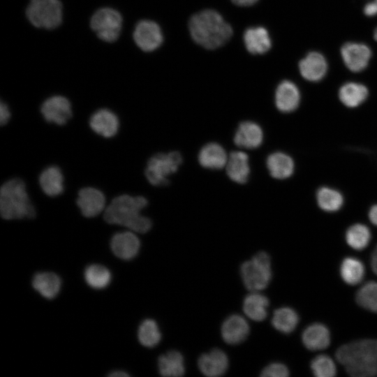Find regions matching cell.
I'll return each mask as SVG.
<instances>
[{"mask_svg":"<svg viewBox=\"0 0 377 377\" xmlns=\"http://www.w3.org/2000/svg\"><path fill=\"white\" fill-rule=\"evenodd\" d=\"M244 41L247 50L254 54L267 52L272 45L269 34L263 27L246 29L244 34Z\"/></svg>","mask_w":377,"mask_h":377,"instance_id":"30","label":"cell"},{"mask_svg":"<svg viewBox=\"0 0 377 377\" xmlns=\"http://www.w3.org/2000/svg\"><path fill=\"white\" fill-rule=\"evenodd\" d=\"M345 239L350 248L357 251L363 250L371 242V230L366 224L355 223L346 229Z\"/></svg>","mask_w":377,"mask_h":377,"instance_id":"33","label":"cell"},{"mask_svg":"<svg viewBox=\"0 0 377 377\" xmlns=\"http://www.w3.org/2000/svg\"><path fill=\"white\" fill-rule=\"evenodd\" d=\"M90 24L98 38L106 42H114L119 36L122 18L117 10L103 8L93 15Z\"/></svg>","mask_w":377,"mask_h":377,"instance_id":"8","label":"cell"},{"mask_svg":"<svg viewBox=\"0 0 377 377\" xmlns=\"http://www.w3.org/2000/svg\"><path fill=\"white\" fill-rule=\"evenodd\" d=\"M188 27L194 41L207 49L222 46L232 35L230 25L213 10H205L193 15Z\"/></svg>","mask_w":377,"mask_h":377,"instance_id":"3","label":"cell"},{"mask_svg":"<svg viewBox=\"0 0 377 377\" xmlns=\"http://www.w3.org/2000/svg\"><path fill=\"white\" fill-rule=\"evenodd\" d=\"M250 332L247 320L239 314L227 317L221 327L223 340L230 345H237L246 340Z\"/></svg>","mask_w":377,"mask_h":377,"instance_id":"13","label":"cell"},{"mask_svg":"<svg viewBox=\"0 0 377 377\" xmlns=\"http://www.w3.org/2000/svg\"><path fill=\"white\" fill-rule=\"evenodd\" d=\"M228 157L224 148L216 142L205 145L198 154L200 164L208 169H221L226 166Z\"/></svg>","mask_w":377,"mask_h":377,"instance_id":"27","label":"cell"},{"mask_svg":"<svg viewBox=\"0 0 377 377\" xmlns=\"http://www.w3.org/2000/svg\"><path fill=\"white\" fill-rule=\"evenodd\" d=\"M158 368L160 374L163 376H182L185 373L184 357L177 350H169L159 356Z\"/></svg>","mask_w":377,"mask_h":377,"instance_id":"28","label":"cell"},{"mask_svg":"<svg viewBox=\"0 0 377 377\" xmlns=\"http://www.w3.org/2000/svg\"><path fill=\"white\" fill-rule=\"evenodd\" d=\"M108 376L110 377H127L129 374L124 371L116 370L110 372Z\"/></svg>","mask_w":377,"mask_h":377,"instance_id":"44","label":"cell"},{"mask_svg":"<svg viewBox=\"0 0 377 377\" xmlns=\"http://www.w3.org/2000/svg\"><path fill=\"white\" fill-rule=\"evenodd\" d=\"M375 250H376V251H377V245H376V248H375Z\"/></svg>","mask_w":377,"mask_h":377,"instance_id":"46","label":"cell"},{"mask_svg":"<svg viewBox=\"0 0 377 377\" xmlns=\"http://www.w3.org/2000/svg\"><path fill=\"white\" fill-rule=\"evenodd\" d=\"M271 323L279 332L290 334L297 327L299 323V316L295 309L288 306H283L274 311Z\"/></svg>","mask_w":377,"mask_h":377,"instance_id":"32","label":"cell"},{"mask_svg":"<svg viewBox=\"0 0 377 377\" xmlns=\"http://www.w3.org/2000/svg\"><path fill=\"white\" fill-rule=\"evenodd\" d=\"M140 343L147 348H153L161 340V333L157 323L152 319H145L140 325L138 330Z\"/></svg>","mask_w":377,"mask_h":377,"instance_id":"35","label":"cell"},{"mask_svg":"<svg viewBox=\"0 0 377 377\" xmlns=\"http://www.w3.org/2000/svg\"><path fill=\"white\" fill-rule=\"evenodd\" d=\"M371 55L369 47L362 43H346L341 48V56L345 66L353 73H360L367 68Z\"/></svg>","mask_w":377,"mask_h":377,"instance_id":"9","label":"cell"},{"mask_svg":"<svg viewBox=\"0 0 377 377\" xmlns=\"http://www.w3.org/2000/svg\"><path fill=\"white\" fill-rule=\"evenodd\" d=\"M269 299L259 291H252L244 299L242 309L245 316L249 319L260 322L267 316Z\"/></svg>","mask_w":377,"mask_h":377,"instance_id":"24","label":"cell"},{"mask_svg":"<svg viewBox=\"0 0 377 377\" xmlns=\"http://www.w3.org/2000/svg\"><path fill=\"white\" fill-rule=\"evenodd\" d=\"M367 217L371 223L377 227V202L369 206Z\"/></svg>","mask_w":377,"mask_h":377,"instance_id":"41","label":"cell"},{"mask_svg":"<svg viewBox=\"0 0 377 377\" xmlns=\"http://www.w3.org/2000/svg\"><path fill=\"white\" fill-rule=\"evenodd\" d=\"M40 112L45 120L59 126L64 125L72 117L70 101L62 96H53L41 105Z\"/></svg>","mask_w":377,"mask_h":377,"instance_id":"10","label":"cell"},{"mask_svg":"<svg viewBox=\"0 0 377 377\" xmlns=\"http://www.w3.org/2000/svg\"><path fill=\"white\" fill-rule=\"evenodd\" d=\"M274 101L279 111L289 114L299 108L301 103V93L294 82L283 80L276 87Z\"/></svg>","mask_w":377,"mask_h":377,"instance_id":"15","label":"cell"},{"mask_svg":"<svg viewBox=\"0 0 377 377\" xmlns=\"http://www.w3.org/2000/svg\"><path fill=\"white\" fill-rule=\"evenodd\" d=\"M76 204L84 216L95 217L105 209V196L96 188L84 187L78 192Z\"/></svg>","mask_w":377,"mask_h":377,"instance_id":"12","label":"cell"},{"mask_svg":"<svg viewBox=\"0 0 377 377\" xmlns=\"http://www.w3.org/2000/svg\"><path fill=\"white\" fill-rule=\"evenodd\" d=\"M240 274L244 286L250 292H260L266 288L272 276L269 254L260 251L244 262L240 267Z\"/></svg>","mask_w":377,"mask_h":377,"instance_id":"5","label":"cell"},{"mask_svg":"<svg viewBox=\"0 0 377 377\" xmlns=\"http://www.w3.org/2000/svg\"><path fill=\"white\" fill-rule=\"evenodd\" d=\"M0 214L6 220L32 219L36 216L35 207L22 179H10L1 186Z\"/></svg>","mask_w":377,"mask_h":377,"instance_id":"4","label":"cell"},{"mask_svg":"<svg viewBox=\"0 0 377 377\" xmlns=\"http://www.w3.org/2000/svg\"><path fill=\"white\" fill-rule=\"evenodd\" d=\"M86 283L94 289L106 288L111 281L112 275L110 270L101 265H90L84 270Z\"/></svg>","mask_w":377,"mask_h":377,"instance_id":"34","label":"cell"},{"mask_svg":"<svg viewBox=\"0 0 377 377\" xmlns=\"http://www.w3.org/2000/svg\"><path fill=\"white\" fill-rule=\"evenodd\" d=\"M263 140V132L261 127L251 121L242 122L235 134L234 142L239 147L255 149L258 147Z\"/></svg>","mask_w":377,"mask_h":377,"instance_id":"23","label":"cell"},{"mask_svg":"<svg viewBox=\"0 0 377 377\" xmlns=\"http://www.w3.org/2000/svg\"><path fill=\"white\" fill-rule=\"evenodd\" d=\"M147 205V200L141 195H118L106 207L104 219L110 224L124 226L133 232L145 233L151 229V221L140 212Z\"/></svg>","mask_w":377,"mask_h":377,"instance_id":"2","label":"cell"},{"mask_svg":"<svg viewBox=\"0 0 377 377\" xmlns=\"http://www.w3.org/2000/svg\"><path fill=\"white\" fill-rule=\"evenodd\" d=\"M301 76L311 82H318L326 75L328 64L325 57L318 52H311L298 64Z\"/></svg>","mask_w":377,"mask_h":377,"instance_id":"14","label":"cell"},{"mask_svg":"<svg viewBox=\"0 0 377 377\" xmlns=\"http://www.w3.org/2000/svg\"><path fill=\"white\" fill-rule=\"evenodd\" d=\"M363 13L366 16L374 17L377 15V1H371L364 5Z\"/></svg>","mask_w":377,"mask_h":377,"instance_id":"40","label":"cell"},{"mask_svg":"<svg viewBox=\"0 0 377 377\" xmlns=\"http://www.w3.org/2000/svg\"><path fill=\"white\" fill-rule=\"evenodd\" d=\"M226 172L229 178L238 184L246 183L250 175L249 157L243 151L232 152L226 165Z\"/></svg>","mask_w":377,"mask_h":377,"instance_id":"25","label":"cell"},{"mask_svg":"<svg viewBox=\"0 0 377 377\" xmlns=\"http://www.w3.org/2000/svg\"><path fill=\"white\" fill-rule=\"evenodd\" d=\"M370 265L373 272L377 275V251L375 249L371 255Z\"/></svg>","mask_w":377,"mask_h":377,"instance_id":"42","label":"cell"},{"mask_svg":"<svg viewBox=\"0 0 377 377\" xmlns=\"http://www.w3.org/2000/svg\"><path fill=\"white\" fill-rule=\"evenodd\" d=\"M374 38L377 41V27L375 29L374 31Z\"/></svg>","mask_w":377,"mask_h":377,"instance_id":"45","label":"cell"},{"mask_svg":"<svg viewBox=\"0 0 377 377\" xmlns=\"http://www.w3.org/2000/svg\"><path fill=\"white\" fill-rule=\"evenodd\" d=\"M266 165L270 175L279 180L290 178L295 170L294 159L283 151H275L269 154Z\"/></svg>","mask_w":377,"mask_h":377,"instance_id":"21","label":"cell"},{"mask_svg":"<svg viewBox=\"0 0 377 377\" xmlns=\"http://www.w3.org/2000/svg\"><path fill=\"white\" fill-rule=\"evenodd\" d=\"M198 367L205 376L218 377L227 371L229 359L224 351L219 348H214L199 357Z\"/></svg>","mask_w":377,"mask_h":377,"instance_id":"17","label":"cell"},{"mask_svg":"<svg viewBox=\"0 0 377 377\" xmlns=\"http://www.w3.org/2000/svg\"><path fill=\"white\" fill-rule=\"evenodd\" d=\"M89 123L94 133L105 138L116 135L119 128L117 115L107 108H101L94 112L91 115Z\"/></svg>","mask_w":377,"mask_h":377,"instance_id":"18","label":"cell"},{"mask_svg":"<svg viewBox=\"0 0 377 377\" xmlns=\"http://www.w3.org/2000/svg\"><path fill=\"white\" fill-rule=\"evenodd\" d=\"M38 181L43 193L50 197L59 195L64 191V175L56 165L45 168L40 174Z\"/></svg>","mask_w":377,"mask_h":377,"instance_id":"26","label":"cell"},{"mask_svg":"<svg viewBox=\"0 0 377 377\" xmlns=\"http://www.w3.org/2000/svg\"><path fill=\"white\" fill-rule=\"evenodd\" d=\"M337 96L343 106L348 110L357 109L369 96L367 87L357 82H347L339 89Z\"/></svg>","mask_w":377,"mask_h":377,"instance_id":"19","label":"cell"},{"mask_svg":"<svg viewBox=\"0 0 377 377\" xmlns=\"http://www.w3.org/2000/svg\"><path fill=\"white\" fill-rule=\"evenodd\" d=\"M26 14L34 26L54 29L61 22L62 7L59 0H31Z\"/></svg>","mask_w":377,"mask_h":377,"instance_id":"7","label":"cell"},{"mask_svg":"<svg viewBox=\"0 0 377 377\" xmlns=\"http://www.w3.org/2000/svg\"><path fill=\"white\" fill-rule=\"evenodd\" d=\"M182 162V157L178 151L156 154L147 162L145 177L153 186L166 185L169 182L168 177L177 171Z\"/></svg>","mask_w":377,"mask_h":377,"instance_id":"6","label":"cell"},{"mask_svg":"<svg viewBox=\"0 0 377 377\" xmlns=\"http://www.w3.org/2000/svg\"><path fill=\"white\" fill-rule=\"evenodd\" d=\"M32 286L43 297L51 300L59 293L61 281L53 272H38L33 278Z\"/></svg>","mask_w":377,"mask_h":377,"instance_id":"29","label":"cell"},{"mask_svg":"<svg viewBox=\"0 0 377 377\" xmlns=\"http://www.w3.org/2000/svg\"><path fill=\"white\" fill-rule=\"evenodd\" d=\"M10 118V112L6 103L1 101L0 103V124L3 126L8 123Z\"/></svg>","mask_w":377,"mask_h":377,"instance_id":"39","label":"cell"},{"mask_svg":"<svg viewBox=\"0 0 377 377\" xmlns=\"http://www.w3.org/2000/svg\"><path fill=\"white\" fill-rule=\"evenodd\" d=\"M373 1H377V0H373Z\"/></svg>","mask_w":377,"mask_h":377,"instance_id":"47","label":"cell"},{"mask_svg":"<svg viewBox=\"0 0 377 377\" xmlns=\"http://www.w3.org/2000/svg\"><path fill=\"white\" fill-rule=\"evenodd\" d=\"M330 332L323 323H315L307 326L302 334L304 346L309 350H323L330 344Z\"/></svg>","mask_w":377,"mask_h":377,"instance_id":"22","label":"cell"},{"mask_svg":"<svg viewBox=\"0 0 377 377\" xmlns=\"http://www.w3.org/2000/svg\"><path fill=\"white\" fill-rule=\"evenodd\" d=\"M315 200L317 207L327 214L339 212L346 203L343 193L335 186L323 184L315 192Z\"/></svg>","mask_w":377,"mask_h":377,"instance_id":"16","label":"cell"},{"mask_svg":"<svg viewBox=\"0 0 377 377\" xmlns=\"http://www.w3.org/2000/svg\"><path fill=\"white\" fill-rule=\"evenodd\" d=\"M114 254L123 260H131L140 250V242L133 231L120 232L114 234L110 241Z\"/></svg>","mask_w":377,"mask_h":377,"instance_id":"20","label":"cell"},{"mask_svg":"<svg viewBox=\"0 0 377 377\" xmlns=\"http://www.w3.org/2000/svg\"><path fill=\"white\" fill-rule=\"evenodd\" d=\"M260 376L263 377H287L289 376V370L283 363L272 362L262 370Z\"/></svg>","mask_w":377,"mask_h":377,"instance_id":"38","label":"cell"},{"mask_svg":"<svg viewBox=\"0 0 377 377\" xmlns=\"http://www.w3.org/2000/svg\"><path fill=\"white\" fill-rule=\"evenodd\" d=\"M312 373L317 377H333L337 374L334 360L327 355H320L314 357L310 364Z\"/></svg>","mask_w":377,"mask_h":377,"instance_id":"37","label":"cell"},{"mask_svg":"<svg viewBox=\"0 0 377 377\" xmlns=\"http://www.w3.org/2000/svg\"><path fill=\"white\" fill-rule=\"evenodd\" d=\"M335 355L349 376H377V339H364L346 343L337 350Z\"/></svg>","mask_w":377,"mask_h":377,"instance_id":"1","label":"cell"},{"mask_svg":"<svg viewBox=\"0 0 377 377\" xmlns=\"http://www.w3.org/2000/svg\"><path fill=\"white\" fill-rule=\"evenodd\" d=\"M133 38L137 45L145 52L156 50L163 42L161 28L156 22L150 20L138 22L133 33Z\"/></svg>","mask_w":377,"mask_h":377,"instance_id":"11","label":"cell"},{"mask_svg":"<svg viewBox=\"0 0 377 377\" xmlns=\"http://www.w3.org/2000/svg\"><path fill=\"white\" fill-rule=\"evenodd\" d=\"M232 3L240 6H249L256 3L258 0H231Z\"/></svg>","mask_w":377,"mask_h":377,"instance_id":"43","label":"cell"},{"mask_svg":"<svg viewBox=\"0 0 377 377\" xmlns=\"http://www.w3.org/2000/svg\"><path fill=\"white\" fill-rule=\"evenodd\" d=\"M355 300L361 307L377 313V281L363 284L356 293Z\"/></svg>","mask_w":377,"mask_h":377,"instance_id":"36","label":"cell"},{"mask_svg":"<svg viewBox=\"0 0 377 377\" xmlns=\"http://www.w3.org/2000/svg\"><path fill=\"white\" fill-rule=\"evenodd\" d=\"M340 276L347 284L355 286L360 283L365 275V267L363 263L355 257L345 258L339 268Z\"/></svg>","mask_w":377,"mask_h":377,"instance_id":"31","label":"cell"}]
</instances>
